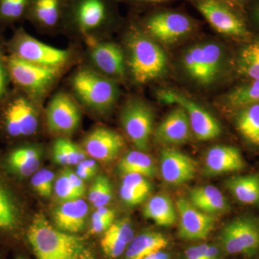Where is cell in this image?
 Masks as SVG:
<instances>
[{
    "label": "cell",
    "mask_w": 259,
    "mask_h": 259,
    "mask_svg": "<svg viewBox=\"0 0 259 259\" xmlns=\"http://www.w3.org/2000/svg\"><path fill=\"white\" fill-rule=\"evenodd\" d=\"M28 238L37 259H79L85 249L82 238L56 229L41 213L32 219Z\"/></svg>",
    "instance_id": "obj_1"
},
{
    "label": "cell",
    "mask_w": 259,
    "mask_h": 259,
    "mask_svg": "<svg viewBox=\"0 0 259 259\" xmlns=\"http://www.w3.org/2000/svg\"><path fill=\"white\" fill-rule=\"evenodd\" d=\"M129 66L136 82L146 83L161 77L166 70L167 58L158 44L140 32L128 40Z\"/></svg>",
    "instance_id": "obj_2"
},
{
    "label": "cell",
    "mask_w": 259,
    "mask_h": 259,
    "mask_svg": "<svg viewBox=\"0 0 259 259\" xmlns=\"http://www.w3.org/2000/svg\"><path fill=\"white\" fill-rule=\"evenodd\" d=\"M1 123L5 134L12 139L35 134L38 126L37 112L32 99L15 88L0 102Z\"/></svg>",
    "instance_id": "obj_3"
},
{
    "label": "cell",
    "mask_w": 259,
    "mask_h": 259,
    "mask_svg": "<svg viewBox=\"0 0 259 259\" xmlns=\"http://www.w3.org/2000/svg\"><path fill=\"white\" fill-rule=\"evenodd\" d=\"M75 95L85 106L98 112L110 110L118 95L113 81L88 69L75 73L71 79Z\"/></svg>",
    "instance_id": "obj_4"
},
{
    "label": "cell",
    "mask_w": 259,
    "mask_h": 259,
    "mask_svg": "<svg viewBox=\"0 0 259 259\" xmlns=\"http://www.w3.org/2000/svg\"><path fill=\"white\" fill-rule=\"evenodd\" d=\"M6 47L10 55L47 67L61 69L70 59L69 51L39 41L23 28L15 30Z\"/></svg>",
    "instance_id": "obj_5"
},
{
    "label": "cell",
    "mask_w": 259,
    "mask_h": 259,
    "mask_svg": "<svg viewBox=\"0 0 259 259\" xmlns=\"http://www.w3.org/2000/svg\"><path fill=\"white\" fill-rule=\"evenodd\" d=\"M6 62L11 82L31 99L45 93L60 74L59 69L32 64L10 54Z\"/></svg>",
    "instance_id": "obj_6"
},
{
    "label": "cell",
    "mask_w": 259,
    "mask_h": 259,
    "mask_svg": "<svg viewBox=\"0 0 259 259\" xmlns=\"http://www.w3.org/2000/svg\"><path fill=\"white\" fill-rule=\"evenodd\" d=\"M222 50L213 42L190 48L182 56V64L187 74L202 84L212 83L219 74L222 64Z\"/></svg>",
    "instance_id": "obj_7"
},
{
    "label": "cell",
    "mask_w": 259,
    "mask_h": 259,
    "mask_svg": "<svg viewBox=\"0 0 259 259\" xmlns=\"http://www.w3.org/2000/svg\"><path fill=\"white\" fill-rule=\"evenodd\" d=\"M158 99L168 105H178L185 109L190 119L191 128L199 141L216 139L222 132L219 122L209 112L188 97L175 90H161Z\"/></svg>",
    "instance_id": "obj_8"
},
{
    "label": "cell",
    "mask_w": 259,
    "mask_h": 259,
    "mask_svg": "<svg viewBox=\"0 0 259 259\" xmlns=\"http://www.w3.org/2000/svg\"><path fill=\"white\" fill-rule=\"evenodd\" d=\"M109 0H69L64 22L89 33L105 26L111 19Z\"/></svg>",
    "instance_id": "obj_9"
},
{
    "label": "cell",
    "mask_w": 259,
    "mask_h": 259,
    "mask_svg": "<svg viewBox=\"0 0 259 259\" xmlns=\"http://www.w3.org/2000/svg\"><path fill=\"white\" fill-rule=\"evenodd\" d=\"M221 241L230 254H255L259 250V228L250 218H236L224 227Z\"/></svg>",
    "instance_id": "obj_10"
},
{
    "label": "cell",
    "mask_w": 259,
    "mask_h": 259,
    "mask_svg": "<svg viewBox=\"0 0 259 259\" xmlns=\"http://www.w3.org/2000/svg\"><path fill=\"white\" fill-rule=\"evenodd\" d=\"M153 112L148 105L140 100H131L126 104L121 113V123L136 148L144 151L153 131Z\"/></svg>",
    "instance_id": "obj_11"
},
{
    "label": "cell",
    "mask_w": 259,
    "mask_h": 259,
    "mask_svg": "<svg viewBox=\"0 0 259 259\" xmlns=\"http://www.w3.org/2000/svg\"><path fill=\"white\" fill-rule=\"evenodd\" d=\"M197 8L211 26L220 33L235 37L248 35L243 20L222 2L199 0Z\"/></svg>",
    "instance_id": "obj_12"
},
{
    "label": "cell",
    "mask_w": 259,
    "mask_h": 259,
    "mask_svg": "<svg viewBox=\"0 0 259 259\" xmlns=\"http://www.w3.org/2000/svg\"><path fill=\"white\" fill-rule=\"evenodd\" d=\"M145 26L151 36L164 44H170L192 31L193 23L188 17L181 13L162 12L148 17Z\"/></svg>",
    "instance_id": "obj_13"
},
{
    "label": "cell",
    "mask_w": 259,
    "mask_h": 259,
    "mask_svg": "<svg viewBox=\"0 0 259 259\" xmlns=\"http://www.w3.org/2000/svg\"><path fill=\"white\" fill-rule=\"evenodd\" d=\"M47 124L51 132L68 134L79 127L81 114L77 105L67 94H56L49 102L47 112Z\"/></svg>",
    "instance_id": "obj_14"
},
{
    "label": "cell",
    "mask_w": 259,
    "mask_h": 259,
    "mask_svg": "<svg viewBox=\"0 0 259 259\" xmlns=\"http://www.w3.org/2000/svg\"><path fill=\"white\" fill-rule=\"evenodd\" d=\"M176 207L180 215L179 236L185 240H204L214 228L215 220L194 207L186 199L177 201Z\"/></svg>",
    "instance_id": "obj_15"
},
{
    "label": "cell",
    "mask_w": 259,
    "mask_h": 259,
    "mask_svg": "<svg viewBox=\"0 0 259 259\" xmlns=\"http://www.w3.org/2000/svg\"><path fill=\"white\" fill-rule=\"evenodd\" d=\"M160 170L167 184L180 186L190 182L195 176L197 165L188 155L172 148L162 150Z\"/></svg>",
    "instance_id": "obj_16"
},
{
    "label": "cell",
    "mask_w": 259,
    "mask_h": 259,
    "mask_svg": "<svg viewBox=\"0 0 259 259\" xmlns=\"http://www.w3.org/2000/svg\"><path fill=\"white\" fill-rule=\"evenodd\" d=\"M125 142L122 136L105 127L94 129L83 141L85 152L96 161H111L115 159Z\"/></svg>",
    "instance_id": "obj_17"
},
{
    "label": "cell",
    "mask_w": 259,
    "mask_h": 259,
    "mask_svg": "<svg viewBox=\"0 0 259 259\" xmlns=\"http://www.w3.org/2000/svg\"><path fill=\"white\" fill-rule=\"evenodd\" d=\"M191 129L187 112L182 107H177L158 125L156 139L162 144H184L190 140Z\"/></svg>",
    "instance_id": "obj_18"
},
{
    "label": "cell",
    "mask_w": 259,
    "mask_h": 259,
    "mask_svg": "<svg viewBox=\"0 0 259 259\" xmlns=\"http://www.w3.org/2000/svg\"><path fill=\"white\" fill-rule=\"evenodd\" d=\"M244 167L241 153L234 146H214L209 150L204 160V171L211 176L241 171Z\"/></svg>",
    "instance_id": "obj_19"
},
{
    "label": "cell",
    "mask_w": 259,
    "mask_h": 259,
    "mask_svg": "<svg viewBox=\"0 0 259 259\" xmlns=\"http://www.w3.org/2000/svg\"><path fill=\"white\" fill-rule=\"evenodd\" d=\"M69 0H32L26 18L41 28H55L64 22Z\"/></svg>",
    "instance_id": "obj_20"
},
{
    "label": "cell",
    "mask_w": 259,
    "mask_h": 259,
    "mask_svg": "<svg viewBox=\"0 0 259 259\" xmlns=\"http://www.w3.org/2000/svg\"><path fill=\"white\" fill-rule=\"evenodd\" d=\"M94 64L104 74L115 78L125 75V59L120 48L112 42L95 45L91 51Z\"/></svg>",
    "instance_id": "obj_21"
},
{
    "label": "cell",
    "mask_w": 259,
    "mask_h": 259,
    "mask_svg": "<svg viewBox=\"0 0 259 259\" xmlns=\"http://www.w3.org/2000/svg\"><path fill=\"white\" fill-rule=\"evenodd\" d=\"M88 210V204L83 199L65 202L54 211V222L61 231L78 233L84 228Z\"/></svg>",
    "instance_id": "obj_22"
},
{
    "label": "cell",
    "mask_w": 259,
    "mask_h": 259,
    "mask_svg": "<svg viewBox=\"0 0 259 259\" xmlns=\"http://www.w3.org/2000/svg\"><path fill=\"white\" fill-rule=\"evenodd\" d=\"M190 203L207 214L225 212L229 208L228 201L217 187L212 185L194 187L190 192Z\"/></svg>",
    "instance_id": "obj_23"
},
{
    "label": "cell",
    "mask_w": 259,
    "mask_h": 259,
    "mask_svg": "<svg viewBox=\"0 0 259 259\" xmlns=\"http://www.w3.org/2000/svg\"><path fill=\"white\" fill-rule=\"evenodd\" d=\"M7 161L10 170L19 176H31L38 170L41 153L34 146H19L10 151Z\"/></svg>",
    "instance_id": "obj_24"
},
{
    "label": "cell",
    "mask_w": 259,
    "mask_h": 259,
    "mask_svg": "<svg viewBox=\"0 0 259 259\" xmlns=\"http://www.w3.org/2000/svg\"><path fill=\"white\" fill-rule=\"evenodd\" d=\"M168 244V240L161 233L146 231L135 236L125 250V259H143L147 255L160 251Z\"/></svg>",
    "instance_id": "obj_25"
},
{
    "label": "cell",
    "mask_w": 259,
    "mask_h": 259,
    "mask_svg": "<svg viewBox=\"0 0 259 259\" xmlns=\"http://www.w3.org/2000/svg\"><path fill=\"white\" fill-rule=\"evenodd\" d=\"M144 215L158 226H171L177 221V211L173 202L163 194H157L148 201L144 207Z\"/></svg>",
    "instance_id": "obj_26"
},
{
    "label": "cell",
    "mask_w": 259,
    "mask_h": 259,
    "mask_svg": "<svg viewBox=\"0 0 259 259\" xmlns=\"http://www.w3.org/2000/svg\"><path fill=\"white\" fill-rule=\"evenodd\" d=\"M226 187L233 197L241 203H259L258 175L231 177L227 181Z\"/></svg>",
    "instance_id": "obj_27"
},
{
    "label": "cell",
    "mask_w": 259,
    "mask_h": 259,
    "mask_svg": "<svg viewBox=\"0 0 259 259\" xmlns=\"http://www.w3.org/2000/svg\"><path fill=\"white\" fill-rule=\"evenodd\" d=\"M122 175L137 174L145 177H153L156 174L154 163L148 155L141 151H131L120 160L117 166Z\"/></svg>",
    "instance_id": "obj_28"
},
{
    "label": "cell",
    "mask_w": 259,
    "mask_h": 259,
    "mask_svg": "<svg viewBox=\"0 0 259 259\" xmlns=\"http://www.w3.org/2000/svg\"><path fill=\"white\" fill-rule=\"evenodd\" d=\"M237 126L250 144L259 146V103L248 105L238 115Z\"/></svg>",
    "instance_id": "obj_29"
},
{
    "label": "cell",
    "mask_w": 259,
    "mask_h": 259,
    "mask_svg": "<svg viewBox=\"0 0 259 259\" xmlns=\"http://www.w3.org/2000/svg\"><path fill=\"white\" fill-rule=\"evenodd\" d=\"M87 153L69 140H56L53 146V158L58 164L64 166L78 165L86 159Z\"/></svg>",
    "instance_id": "obj_30"
},
{
    "label": "cell",
    "mask_w": 259,
    "mask_h": 259,
    "mask_svg": "<svg viewBox=\"0 0 259 259\" xmlns=\"http://www.w3.org/2000/svg\"><path fill=\"white\" fill-rule=\"evenodd\" d=\"M32 0H0V31L26 18Z\"/></svg>",
    "instance_id": "obj_31"
},
{
    "label": "cell",
    "mask_w": 259,
    "mask_h": 259,
    "mask_svg": "<svg viewBox=\"0 0 259 259\" xmlns=\"http://www.w3.org/2000/svg\"><path fill=\"white\" fill-rule=\"evenodd\" d=\"M238 67L240 72L247 77L259 79V42H252L242 50Z\"/></svg>",
    "instance_id": "obj_32"
},
{
    "label": "cell",
    "mask_w": 259,
    "mask_h": 259,
    "mask_svg": "<svg viewBox=\"0 0 259 259\" xmlns=\"http://www.w3.org/2000/svg\"><path fill=\"white\" fill-rule=\"evenodd\" d=\"M227 100L234 107L259 103V79L235 89L227 96Z\"/></svg>",
    "instance_id": "obj_33"
},
{
    "label": "cell",
    "mask_w": 259,
    "mask_h": 259,
    "mask_svg": "<svg viewBox=\"0 0 259 259\" xmlns=\"http://www.w3.org/2000/svg\"><path fill=\"white\" fill-rule=\"evenodd\" d=\"M88 197L97 208L105 207L112 197V185L109 179L104 175L97 177L90 187Z\"/></svg>",
    "instance_id": "obj_34"
},
{
    "label": "cell",
    "mask_w": 259,
    "mask_h": 259,
    "mask_svg": "<svg viewBox=\"0 0 259 259\" xmlns=\"http://www.w3.org/2000/svg\"><path fill=\"white\" fill-rule=\"evenodd\" d=\"M69 168L63 170L54 184L56 197L64 202L81 198L69 176Z\"/></svg>",
    "instance_id": "obj_35"
},
{
    "label": "cell",
    "mask_w": 259,
    "mask_h": 259,
    "mask_svg": "<svg viewBox=\"0 0 259 259\" xmlns=\"http://www.w3.org/2000/svg\"><path fill=\"white\" fill-rule=\"evenodd\" d=\"M17 213L13 201L0 187V228L10 229L16 224Z\"/></svg>",
    "instance_id": "obj_36"
},
{
    "label": "cell",
    "mask_w": 259,
    "mask_h": 259,
    "mask_svg": "<svg viewBox=\"0 0 259 259\" xmlns=\"http://www.w3.org/2000/svg\"><path fill=\"white\" fill-rule=\"evenodd\" d=\"M54 177V172L42 168L32 175L31 185L39 195L49 197L52 193Z\"/></svg>",
    "instance_id": "obj_37"
},
{
    "label": "cell",
    "mask_w": 259,
    "mask_h": 259,
    "mask_svg": "<svg viewBox=\"0 0 259 259\" xmlns=\"http://www.w3.org/2000/svg\"><path fill=\"white\" fill-rule=\"evenodd\" d=\"M105 234L113 237L127 245L135 237L132 224L127 219L120 220L112 223Z\"/></svg>",
    "instance_id": "obj_38"
},
{
    "label": "cell",
    "mask_w": 259,
    "mask_h": 259,
    "mask_svg": "<svg viewBox=\"0 0 259 259\" xmlns=\"http://www.w3.org/2000/svg\"><path fill=\"white\" fill-rule=\"evenodd\" d=\"M5 48L6 44H5L0 33V102L9 94L10 85V83H12L6 62Z\"/></svg>",
    "instance_id": "obj_39"
},
{
    "label": "cell",
    "mask_w": 259,
    "mask_h": 259,
    "mask_svg": "<svg viewBox=\"0 0 259 259\" xmlns=\"http://www.w3.org/2000/svg\"><path fill=\"white\" fill-rule=\"evenodd\" d=\"M101 246L104 253L108 258H116L125 251L127 245L113 237L105 234L101 241Z\"/></svg>",
    "instance_id": "obj_40"
},
{
    "label": "cell",
    "mask_w": 259,
    "mask_h": 259,
    "mask_svg": "<svg viewBox=\"0 0 259 259\" xmlns=\"http://www.w3.org/2000/svg\"><path fill=\"white\" fill-rule=\"evenodd\" d=\"M120 194L122 201L131 206L138 205L142 203L148 197V194L144 192L124 184H122L120 186Z\"/></svg>",
    "instance_id": "obj_41"
},
{
    "label": "cell",
    "mask_w": 259,
    "mask_h": 259,
    "mask_svg": "<svg viewBox=\"0 0 259 259\" xmlns=\"http://www.w3.org/2000/svg\"><path fill=\"white\" fill-rule=\"evenodd\" d=\"M122 184L134 187L136 190L141 191L148 195L152 190V186L146 177L137 174H131V175H124Z\"/></svg>",
    "instance_id": "obj_42"
},
{
    "label": "cell",
    "mask_w": 259,
    "mask_h": 259,
    "mask_svg": "<svg viewBox=\"0 0 259 259\" xmlns=\"http://www.w3.org/2000/svg\"><path fill=\"white\" fill-rule=\"evenodd\" d=\"M98 165L96 160L84 159L77 165L76 174L82 180H88L96 175Z\"/></svg>",
    "instance_id": "obj_43"
},
{
    "label": "cell",
    "mask_w": 259,
    "mask_h": 259,
    "mask_svg": "<svg viewBox=\"0 0 259 259\" xmlns=\"http://www.w3.org/2000/svg\"><path fill=\"white\" fill-rule=\"evenodd\" d=\"M113 221L114 218L103 217L95 212L92 217L90 232L93 234H99L102 232L106 231L111 226Z\"/></svg>",
    "instance_id": "obj_44"
},
{
    "label": "cell",
    "mask_w": 259,
    "mask_h": 259,
    "mask_svg": "<svg viewBox=\"0 0 259 259\" xmlns=\"http://www.w3.org/2000/svg\"><path fill=\"white\" fill-rule=\"evenodd\" d=\"M202 250V258L219 259L220 250L214 245L209 244L200 245Z\"/></svg>",
    "instance_id": "obj_45"
},
{
    "label": "cell",
    "mask_w": 259,
    "mask_h": 259,
    "mask_svg": "<svg viewBox=\"0 0 259 259\" xmlns=\"http://www.w3.org/2000/svg\"><path fill=\"white\" fill-rule=\"evenodd\" d=\"M185 259H203L200 245L189 247L185 250Z\"/></svg>",
    "instance_id": "obj_46"
},
{
    "label": "cell",
    "mask_w": 259,
    "mask_h": 259,
    "mask_svg": "<svg viewBox=\"0 0 259 259\" xmlns=\"http://www.w3.org/2000/svg\"><path fill=\"white\" fill-rule=\"evenodd\" d=\"M143 259H170V256L168 253L160 250V251L154 252Z\"/></svg>",
    "instance_id": "obj_47"
},
{
    "label": "cell",
    "mask_w": 259,
    "mask_h": 259,
    "mask_svg": "<svg viewBox=\"0 0 259 259\" xmlns=\"http://www.w3.org/2000/svg\"><path fill=\"white\" fill-rule=\"evenodd\" d=\"M79 259H95V257H94L93 253H92V252L90 251V250H89L88 249H86V248H85V249L83 250L82 253H81V255H80Z\"/></svg>",
    "instance_id": "obj_48"
},
{
    "label": "cell",
    "mask_w": 259,
    "mask_h": 259,
    "mask_svg": "<svg viewBox=\"0 0 259 259\" xmlns=\"http://www.w3.org/2000/svg\"><path fill=\"white\" fill-rule=\"evenodd\" d=\"M129 1L135 2V3H161V2L167 1V0H129Z\"/></svg>",
    "instance_id": "obj_49"
},
{
    "label": "cell",
    "mask_w": 259,
    "mask_h": 259,
    "mask_svg": "<svg viewBox=\"0 0 259 259\" xmlns=\"http://www.w3.org/2000/svg\"><path fill=\"white\" fill-rule=\"evenodd\" d=\"M256 17H257V18H258V20L259 21V5L258 6V8H257V9H256Z\"/></svg>",
    "instance_id": "obj_50"
},
{
    "label": "cell",
    "mask_w": 259,
    "mask_h": 259,
    "mask_svg": "<svg viewBox=\"0 0 259 259\" xmlns=\"http://www.w3.org/2000/svg\"><path fill=\"white\" fill-rule=\"evenodd\" d=\"M18 259H25V258H19Z\"/></svg>",
    "instance_id": "obj_51"
}]
</instances>
